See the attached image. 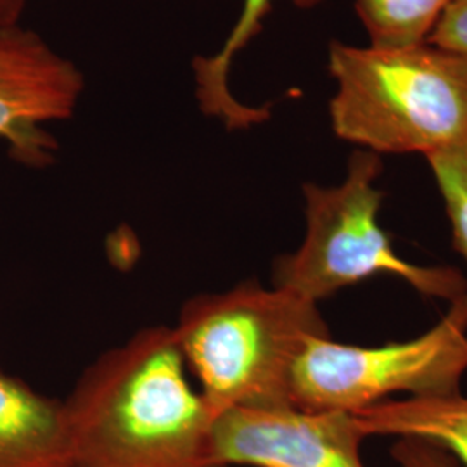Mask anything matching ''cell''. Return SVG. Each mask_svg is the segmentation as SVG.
<instances>
[{"label": "cell", "mask_w": 467, "mask_h": 467, "mask_svg": "<svg viewBox=\"0 0 467 467\" xmlns=\"http://www.w3.org/2000/svg\"><path fill=\"white\" fill-rule=\"evenodd\" d=\"M391 453L400 467H459L449 451L418 438H400Z\"/></svg>", "instance_id": "obj_13"}, {"label": "cell", "mask_w": 467, "mask_h": 467, "mask_svg": "<svg viewBox=\"0 0 467 467\" xmlns=\"http://www.w3.org/2000/svg\"><path fill=\"white\" fill-rule=\"evenodd\" d=\"M84 85L78 67L34 30L0 26V139L16 161H54L57 142L44 125L71 117Z\"/></svg>", "instance_id": "obj_6"}, {"label": "cell", "mask_w": 467, "mask_h": 467, "mask_svg": "<svg viewBox=\"0 0 467 467\" xmlns=\"http://www.w3.org/2000/svg\"><path fill=\"white\" fill-rule=\"evenodd\" d=\"M334 134L376 154L430 156L467 137V54L430 40L329 46Z\"/></svg>", "instance_id": "obj_2"}, {"label": "cell", "mask_w": 467, "mask_h": 467, "mask_svg": "<svg viewBox=\"0 0 467 467\" xmlns=\"http://www.w3.org/2000/svg\"><path fill=\"white\" fill-rule=\"evenodd\" d=\"M173 329L215 416L291 405L301 351L310 339L329 336L317 303L253 281L194 296Z\"/></svg>", "instance_id": "obj_3"}, {"label": "cell", "mask_w": 467, "mask_h": 467, "mask_svg": "<svg viewBox=\"0 0 467 467\" xmlns=\"http://www.w3.org/2000/svg\"><path fill=\"white\" fill-rule=\"evenodd\" d=\"M426 158L445 201L451 243L467 260V137Z\"/></svg>", "instance_id": "obj_12"}, {"label": "cell", "mask_w": 467, "mask_h": 467, "mask_svg": "<svg viewBox=\"0 0 467 467\" xmlns=\"http://www.w3.org/2000/svg\"><path fill=\"white\" fill-rule=\"evenodd\" d=\"M0 467H69L63 401L0 368Z\"/></svg>", "instance_id": "obj_8"}, {"label": "cell", "mask_w": 467, "mask_h": 467, "mask_svg": "<svg viewBox=\"0 0 467 467\" xmlns=\"http://www.w3.org/2000/svg\"><path fill=\"white\" fill-rule=\"evenodd\" d=\"M434 46L467 54V0H453L428 38Z\"/></svg>", "instance_id": "obj_14"}, {"label": "cell", "mask_w": 467, "mask_h": 467, "mask_svg": "<svg viewBox=\"0 0 467 467\" xmlns=\"http://www.w3.org/2000/svg\"><path fill=\"white\" fill-rule=\"evenodd\" d=\"M368 438L348 412H306L293 405L233 409L215 419L223 467H366Z\"/></svg>", "instance_id": "obj_7"}, {"label": "cell", "mask_w": 467, "mask_h": 467, "mask_svg": "<svg viewBox=\"0 0 467 467\" xmlns=\"http://www.w3.org/2000/svg\"><path fill=\"white\" fill-rule=\"evenodd\" d=\"M381 156L355 150L343 184H306V234L300 248L284 254L274 267V287L318 303L339 289L388 272L420 295L455 301L467 295L466 277L451 267H420L399 256L379 225L383 191L376 181Z\"/></svg>", "instance_id": "obj_4"}, {"label": "cell", "mask_w": 467, "mask_h": 467, "mask_svg": "<svg viewBox=\"0 0 467 467\" xmlns=\"http://www.w3.org/2000/svg\"><path fill=\"white\" fill-rule=\"evenodd\" d=\"M187 372L173 327L102 353L63 400L69 467H223L217 416Z\"/></svg>", "instance_id": "obj_1"}, {"label": "cell", "mask_w": 467, "mask_h": 467, "mask_svg": "<svg viewBox=\"0 0 467 467\" xmlns=\"http://www.w3.org/2000/svg\"><path fill=\"white\" fill-rule=\"evenodd\" d=\"M300 7H312L322 0H295ZM270 9V0H244L241 16L234 25L225 44L213 56H202L194 59L196 99L201 111L217 117L229 129H246L254 123L267 119V109H258L241 104L229 88V71L234 57L248 46L251 38L262 28V21Z\"/></svg>", "instance_id": "obj_10"}, {"label": "cell", "mask_w": 467, "mask_h": 467, "mask_svg": "<svg viewBox=\"0 0 467 467\" xmlns=\"http://www.w3.org/2000/svg\"><path fill=\"white\" fill-rule=\"evenodd\" d=\"M467 372V295L416 339L384 347L336 343L314 337L291 376V405L306 412L355 414L407 391L412 397L461 393Z\"/></svg>", "instance_id": "obj_5"}, {"label": "cell", "mask_w": 467, "mask_h": 467, "mask_svg": "<svg viewBox=\"0 0 467 467\" xmlns=\"http://www.w3.org/2000/svg\"><path fill=\"white\" fill-rule=\"evenodd\" d=\"M453 0H355L370 46L403 47L430 38Z\"/></svg>", "instance_id": "obj_11"}, {"label": "cell", "mask_w": 467, "mask_h": 467, "mask_svg": "<svg viewBox=\"0 0 467 467\" xmlns=\"http://www.w3.org/2000/svg\"><path fill=\"white\" fill-rule=\"evenodd\" d=\"M353 416L366 436L424 440L467 466V399L461 393L379 401Z\"/></svg>", "instance_id": "obj_9"}, {"label": "cell", "mask_w": 467, "mask_h": 467, "mask_svg": "<svg viewBox=\"0 0 467 467\" xmlns=\"http://www.w3.org/2000/svg\"><path fill=\"white\" fill-rule=\"evenodd\" d=\"M26 0H0V26L17 25L23 16Z\"/></svg>", "instance_id": "obj_15"}]
</instances>
